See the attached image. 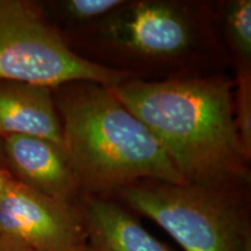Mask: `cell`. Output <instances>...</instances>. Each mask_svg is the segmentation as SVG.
Wrapping results in <instances>:
<instances>
[{
  "instance_id": "obj_1",
  "label": "cell",
  "mask_w": 251,
  "mask_h": 251,
  "mask_svg": "<svg viewBox=\"0 0 251 251\" xmlns=\"http://www.w3.org/2000/svg\"><path fill=\"white\" fill-rule=\"evenodd\" d=\"M111 90L148 127L186 183L229 187L248 178L250 158L238 134L229 80L127 79Z\"/></svg>"
},
{
  "instance_id": "obj_2",
  "label": "cell",
  "mask_w": 251,
  "mask_h": 251,
  "mask_svg": "<svg viewBox=\"0 0 251 251\" xmlns=\"http://www.w3.org/2000/svg\"><path fill=\"white\" fill-rule=\"evenodd\" d=\"M63 147L80 190L107 193L139 179L185 184L165 150L111 87L72 83L59 94Z\"/></svg>"
},
{
  "instance_id": "obj_3",
  "label": "cell",
  "mask_w": 251,
  "mask_h": 251,
  "mask_svg": "<svg viewBox=\"0 0 251 251\" xmlns=\"http://www.w3.org/2000/svg\"><path fill=\"white\" fill-rule=\"evenodd\" d=\"M119 193L185 251H251L247 209L228 187L155 181L135 183Z\"/></svg>"
},
{
  "instance_id": "obj_4",
  "label": "cell",
  "mask_w": 251,
  "mask_h": 251,
  "mask_svg": "<svg viewBox=\"0 0 251 251\" xmlns=\"http://www.w3.org/2000/svg\"><path fill=\"white\" fill-rule=\"evenodd\" d=\"M127 79V72L76 54L33 2L0 0V80L54 89L72 83L113 87Z\"/></svg>"
},
{
  "instance_id": "obj_5",
  "label": "cell",
  "mask_w": 251,
  "mask_h": 251,
  "mask_svg": "<svg viewBox=\"0 0 251 251\" xmlns=\"http://www.w3.org/2000/svg\"><path fill=\"white\" fill-rule=\"evenodd\" d=\"M0 237L37 251L87 248L79 207L12 180L0 192Z\"/></svg>"
},
{
  "instance_id": "obj_6",
  "label": "cell",
  "mask_w": 251,
  "mask_h": 251,
  "mask_svg": "<svg viewBox=\"0 0 251 251\" xmlns=\"http://www.w3.org/2000/svg\"><path fill=\"white\" fill-rule=\"evenodd\" d=\"M102 33L114 46L153 58L176 57L193 42L190 21L171 2H126L103 19Z\"/></svg>"
},
{
  "instance_id": "obj_7",
  "label": "cell",
  "mask_w": 251,
  "mask_h": 251,
  "mask_svg": "<svg viewBox=\"0 0 251 251\" xmlns=\"http://www.w3.org/2000/svg\"><path fill=\"white\" fill-rule=\"evenodd\" d=\"M5 161L21 183L46 196L75 203L80 192L64 148L24 135L1 137Z\"/></svg>"
},
{
  "instance_id": "obj_8",
  "label": "cell",
  "mask_w": 251,
  "mask_h": 251,
  "mask_svg": "<svg viewBox=\"0 0 251 251\" xmlns=\"http://www.w3.org/2000/svg\"><path fill=\"white\" fill-rule=\"evenodd\" d=\"M24 135L63 147V130L50 87L0 80V137Z\"/></svg>"
},
{
  "instance_id": "obj_9",
  "label": "cell",
  "mask_w": 251,
  "mask_h": 251,
  "mask_svg": "<svg viewBox=\"0 0 251 251\" xmlns=\"http://www.w3.org/2000/svg\"><path fill=\"white\" fill-rule=\"evenodd\" d=\"M78 207L92 251H174L117 202L89 196Z\"/></svg>"
},
{
  "instance_id": "obj_10",
  "label": "cell",
  "mask_w": 251,
  "mask_h": 251,
  "mask_svg": "<svg viewBox=\"0 0 251 251\" xmlns=\"http://www.w3.org/2000/svg\"><path fill=\"white\" fill-rule=\"evenodd\" d=\"M226 24L234 49L249 64L251 57L250 0H235L230 2L226 13Z\"/></svg>"
},
{
  "instance_id": "obj_11",
  "label": "cell",
  "mask_w": 251,
  "mask_h": 251,
  "mask_svg": "<svg viewBox=\"0 0 251 251\" xmlns=\"http://www.w3.org/2000/svg\"><path fill=\"white\" fill-rule=\"evenodd\" d=\"M236 99L234 101L235 120L247 156H251V77L247 65L240 70L237 78Z\"/></svg>"
},
{
  "instance_id": "obj_12",
  "label": "cell",
  "mask_w": 251,
  "mask_h": 251,
  "mask_svg": "<svg viewBox=\"0 0 251 251\" xmlns=\"http://www.w3.org/2000/svg\"><path fill=\"white\" fill-rule=\"evenodd\" d=\"M124 0H68L63 2L65 14L75 21L105 19L115 9L125 5Z\"/></svg>"
},
{
  "instance_id": "obj_13",
  "label": "cell",
  "mask_w": 251,
  "mask_h": 251,
  "mask_svg": "<svg viewBox=\"0 0 251 251\" xmlns=\"http://www.w3.org/2000/svg\"><path fill=\"white\" fill-rule=\"evenodd\" d=\"M0 251H37V250H34L29 247H26L24 246V244L15 242L13 240L0 237ZM81 251H92V250L87 247L86 249Z\"/></svg>"
},
{
  "instance_id": "obj_14",
  "label": "cell",
  "mask_w": 251,
  "mask_h": 251,
  "mask_svg": "<svg viewBox=\"0 0 251 251\" xmlns=\"http://www.w3.org/2000/svg\"><path fill=\"white\" fill-rule=\"evenodd\" d=\"M12 180H13V178L11 177V175H9L2 166H0V192H1Z\"/></svg>"
},
{
  "instance_id": "obj_15",
  "label": "cell",
  "mask_w": 251,
  "mask_h": 251,
  "mask_svg": "<svg viewBox=\"0 0 251 251\" xmlns=\"http://www.w3.org/2000/svg\"><path fill=\"white\" fill-rule=\"evenodd\" d=\"M5 161L4 158V152H2V142H1V137H0V166H1L2 162Z\"/></svg>"
}]
</instances>
